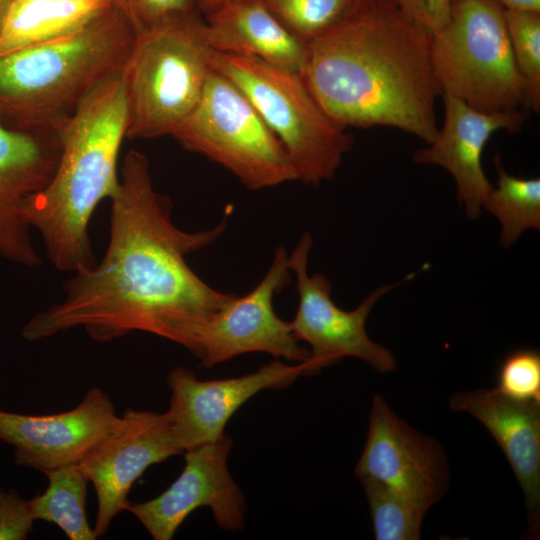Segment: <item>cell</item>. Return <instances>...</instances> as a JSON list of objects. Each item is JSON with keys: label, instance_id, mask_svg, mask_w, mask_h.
Here are the masks:
<instances>
[{"label": "cell", "instance_id": "1", "mask_svg": "<svg viewBox=\"0 0 540 540\" xmlns=\"http://www.w3.org/2000/svg\"><path fill=\"white\" fill-rule=\"evenodd\" d=\"M110 198L109 241L100 262L73 273L63 298L22 328L38 341L82 328L96 342L145 332L174 342L198 358L201 333L235 294L201 279L187 256L225 232L227 216L210 229L186 231L172 220L171 200L155 190L149 160L129 150Z\"/></svg>", "mask_w": 540, "mask_h": 540}, {"label": "cell", "instance_id": "2", "mask_svg": "<svg viewBox=\"0 0 540 540\" xmlns=\"http://www.w3.org/2000/svg\"><path fill=\"white\" fill-rule=\"evenodd\" d=\"M431 41L399 1L356 0L339 23L306 43L300 75L339 125L394 127L430 144L443 95Z\"/></svg>", "mask_w": 540, "mask_h": 540}, {"label": "cell", "instance_id": "3", "mask_svg": "<svg viewBox=\"0 0 540 540\" xmlns=\"http://www.w3.org/2000/svg\"><path fill=\"white\" fill-rule=\"evenodd\" d=\"M127 121L123 69L51 128L60 145L58 163L46 187L28 200L25 214L60 271L75 273L96 264L89 223L99 203L118 189V156Z\"/></svg>", "mask_w": 540, "mask_h": 540}, {"label": "cell", "instance_id": "4", "mask_svg": "<svg viewBox=\"0 0 540 540\" xmlns=\"http://www.w3.org/2000/svg\"><path fill=\"white\" fill-rule=\"evenodd\" d=\"M137 30L113 2L77 31L0 57V116L20 130L51 129L122 71Z\"/></svg>", "mask_w": 540, "mask_h": 540}, {"label": "cell", "instance_id": "5", "mask_svg": "<svg viewBox=\"0 0 540 540\" xmlns=\"http://www.w3.org/2000/svg\"><path fill=\"white\" fill-rule=\"evenodd\" d=\"M213 53L199 12L137 32L124 68L126 138L172 136L200 101Z\"/></svg>", "mask_w": 540, "mask_h": 540}, {"label": "cell", "instance_id": "6", "mask_svg": "<svg viewBox=\"0 0 540 540\" xmlns=\"http://www.w3.org/2000/svg\"><path fill=\"white\" fill-rule=\"evenodd\" d=\"M212 67L247 97L288 154L297 180H331L354 137L314 98L301 75L259 58L214 51Z\"/></svg>", "mask_w": 540, "mask_h": 540}, {"label": "cell", "instance_id": "7", "mask_svg": "<svg viewBox=\"0 0 540 540\" xmlns=\"http://www.w3.org/2000/svg\"><path fill=\"white\" fill-rule=\"evenodd\" d=\"M497 0H451L447 23L432 33L431 58L443 94L486 113L527 106Z\"/></svg>", "mask_w": 540, "mask_h": 540}, {"label": "cell", "instance_id": "8", "mask_svg": "<svg viewBox=\"0 0 540 540\" xmlns=\"http://www.w3.org/2000/svg\"><path fill=\"white\" fill-rule=\"evenodd\" d=\"M172 137L223 166L250 190L297 180L278 138L240 89L213 67L200 101Z\"/></svg>", "mask_w": 540, "mask_h": 540}, {"label": "cell", "instance_id": "9", "mask_svg": "<svg viewBox=\"0 0 540 540\" xmlns=\"http://www.w3.org/2000/svg\"><path fill=\"white\" fill-rule=\"evenodd\" d=\"M313 239L304 232L288 255V268L295 275L299 301L290 322L296 339L310 345L311 359L322 369L344 357L363 360L374 370H396L392 352L374 342L366 331V320L378 299L394 285H382L355 309L339 308L331 297V283L323 273H308Z\"/></svg>", "mask_w": 540, "mask_h": 540}, {"label": "cell", "instance_id": "10", "mask_svg": "<svg viewBox=\"0 0 540 540\" xmlns=\"http://www.w3.org/2000/svg\"><path fill=\"white\" fill-rule=\"evenodd\" d=\"M291 282L288 254L277 246L262 280L247 294L234 295L206 323L199 340L201 366L211 368L245 353H267L301 363L311 352L296 339L290 322L275 312L273 301Z\"/></svg>", "mask_w": 540, "mask_h": 540}, {"label": "cell", "instance_id": "11", "mask_svg": "<svg viewBox=\"0 0 540 540\" xmlns=\"http://www.w3.org/2000/svg\"><path fill=\"white\" fill-rule=\"evenodd\" d=\"M320 370L311 358L294 365L275 358L253 373L206 381L186 367L172 369L167 374L171 397L166 414L178 447L184 453L217 440L232 415L254 395L286 388Z\"/></svg>", "mask_w": 540, "mask_h": 540}, {"label": "cell", "instance_id": "12", "mask_svg": "<svg viewBox=\"0 0 540 540\" xmlns=\"http://www.w3.org/2000/svg\"><path fill=\"white\" fill-rule=\"evenodd\" d=\"M232 440L223 434L184 454L185 465L177 479L148 501L130 503L131 512L155 540H171L197 508L209 507L217 525L226 531L244 528L246 501L232 478L227 460Z\"/></svg>", "mask_w": 540, "mask_h": 540}, {"label": "cell", "instance_id": "13", "mask_svg": "<svg viewBox=\"0 0 540 540\" xmlns=\"http://www.w3.org/2000/svg\"><path fill=\"white\" fill-rule=\"evenodd\" d=\"M355 474L380 481L426 511L446 494L450 482L440 443L399 417L381 395L372 401Z\"/></svg>", "mask_w": 540, "mask_h": 540}, {"label": "cell", "instance_id": "14", "mask_svg": "<svg viewBox=\"0 0 540 540\" xmlns=\"http://www.w3.org/2000/svg\"><path fill=\"white\" fill-rule=\"evenodd\" d=\"M183 454L165 413L127 408L115 429L78 465L95 488L97 513L93 527L103 536L112 520L130 504L128 494L146 469Z\"/></svg>", "mask_w": 540, "mask_h": 540}, {"label": "cell", "instance_id": "15", "mask_svg": "<svg viewBox=\"0 0 540 540\" xmlns=\"http://www.w3.org/2000/svg\"><path fill=\"white\" fill-rule=\"evenodd\" d=\"M119 421L110 396L95 386L77 406L61 413L24 415L0 408V440L15 448L16 464L43 473L78 464Z\"/></svg>", "mask_w": 540, "mask_h": 540}, {"label": "cell", "instance_id": "16", "mask_svg": "<svg viewBox=\"0 0 540 540\" xmlns=\"http://www.w3.org/2000/svg\"><path fill=\"white\" fill-rule=\"evenodd\" d=\"M60 154L52 129L20 130L0 116V255L26 266L40 265L25 207L51 180Z\"/></svg>", "mask_w": 540, "mask_h": 540}, {"label": "cell", "instance_id": "17", "mask_svg": "<svg viewBox=\"0 0 540 540\" xmlns=\"http://www.w3.org/2000/svg\"><path fill=\"white\" fill-rule=\"evenodd\" d=\"M444 122L427 148L413 154L419 164L445 168L454 178L457 199L471 219L480 217L483 203L493 186L482 167V154L491 135L498 130L518 132L527 120L524 110L486 113L443 94Z\"/></svg>", "mask_w": 540, "mask_h": 540}, {"label": "cell", "instance_id": "18", "mask_svg": "<svg viewBox=\"0 0 540 540\" xmlns=\"http://www.w3.org/2000/svg\"><path fill=\"white\" fill-rule=\"evenodd\" d=\"M449 408L466 412L492 434L523 491L530 539L540 535V402L518 401L498 390L455 392Z\"/></svg>", "mask_w": 540, "mask_h": 540}, {"label": "cell", "instance_id": "19", "mask_svg": "<svg viewBox=\"0 0 540 540\" xmlns=\"http://www.w3.org/2000/svg\"><path fill=\"white\" fill-rule=\"evenodd\" d=\"M204 19L213 51L256 57L301 73L306 43L271 12L264 0L228 2L206 13Z\"/></svg>", "mask_w": 540, "mask_h": 540}, {"label": "cell", "instance_id": "20", "mask_svg": "<svg viewBox=\"0 0 540 540\" xmlns=\"http://www.w3.org/2000/svg\"><path fill=\"white\" fill-rule=\"evenodd\" d=\"M112 3L15 0L0 32V57L73 33Z\"/></svg>", "mask_w": 540, "mask_h": 540}, {"label": "cell", "instance_id": "21", "mask_svg": "<svg viewBox=\"0 0 540 540\" xmlns=\"http://www.w3.org/2000/svg\"><path fill=\"white\" fill-rule=\"evenodd\" d=\"M46 490L29 500L34 520L57 525L70 540H95L97 537L86 515L89 480L78 464L43 472Z\"/></svg>", "mask_w": 540, "mask_h": 540}, {"label": "cell", "instance_id": "22", "mask_svg": "<svg viewBox=\"0 0 540 540\" xmlns=\"http://www.w3.org/2000/svg\"><path fill=\"white\" fill-rule=\"evenodd\" d=\"M498 184L492 188L483 208L500 223V242L507 248L529 229H540V179L509 175L495 155Z\"/></svg>", "mask_w": 540, "mask_h": 540}, {"label": "cell", "instance_id": "23", "mask_svg": "<svg viewBox=\"0 0 540 540\" xmlns=\"http://www.w3.org/2000/svg\"><path fill=\"white\" fill-rule=\"evenodd\" d=\"M377 540H418L427 511L378 480L359 478Z\"/></svg>", "mask_w": 540, "mask_h": 540}, {"label": "cell", "instance_id": "24", "mask_svg": "<svg viewBox=\"0 0 540 540\" xmlns=\"http://www.w3.org/2000/svg\"><path fill=\"white\" fill-rule=\"evenodd\" d=\"M514 61L524 82L527 106L540 108V11L504 10Z\"/></svg>", "mask_w": 540, "mask_h": 540}, {"label": "cell", "instance_id": "25", "mask_svg": "<svg viewBox=\"0 0 540 540\" xmlns=\"http://www.w3.org/2000/svg\"><path fill=\"white\" fill-rule=\"evenodd\" d=\"M271 12L305 43L339 23L356 0H264Z\"/></svg>", "mask_w": 540, "mask_h": 540}, {"label": "cell", "instance_id": "26", "mask_svg": "<svg viewBox=\"0 0 540 540\" xmlns=\"http://www.w3.org/2000/svg\"><path fill=\"white\" fill-rule=\"evenodd\" d=\"M495 389L518 401L540 402L539 351L520 348L506 355L498 367Z\"/></svg>", "mask_w": 540, "mask_h": 540}, {"label": "cell", "instance_id": "27", "mask_svg": "<svg viewBox=\"0 0 540 540\" xmlns=\"http://www.w3.org/2000/svg\"><path fill=\"white\" fill-rule=\"evenodd\" d=\"M137 32L166 20L199 11L197 0H115Z\"/></svg>", "mask_w": 540, "mask_h": 540}, {"label": "cell", "instance_id": "28", "mask_svg": "<svg viewBox=\"0 0 540 540\" xmlns=\"http://www.w3.org/2000/svg\"><path fill=\"white\" fill-rule=\"evenodd\" d=\"M34 521L29 500L13 489H0V540L26 539Z\"/></svg>", "mask_w": 540, "mask_h": 540}, {"label": "cell", "instance_id": "29", "mask_svg": "<svg viewBox=\"0 0 540 540\" xmlns=\"http://www.w3.org/2000/svg\"><path fill=\"white\" fill-rule=\"evenodd\" d=\"M451 0H404V6L431 33L442 28L450 15Z\"/></svg>", "mask_w": 540, "mask_h": 540}, {"label": "cell", "instance_id": "30", "mask_svg": "<svg viewBox=\"0 0 540 540\" xmlns=\"http://www.w3.org/2000/svg\"><path fill=\"white\" fill-rule=\"evenodd\" d=\"M504 8L540 11V0H497Z\"/></svg>", "mask_w": 540, "mask_h": 540}, {"label": "cell", "instance_id": "31", "mask_svg": "<svg viewBox=\"0 0 540 540\" xmlns=\"http://www.w3.org/2000/svg\"><path fill=\"white\" fill-rule=\"evenodd\" d=\"M232 1L238 0H197V6L201 14H206L221 5Z\"/></svg>", "mask_w": 540, "mask_h": 540}, {"label": "cell", "instance_id": "32", "mask_svg": "<svg viewBox=\"0 0 540 540\" xmlns=\"http://www.w3.org/2000/svg\"><path fill=\"white\" fill-rule=\"evenodd\" d=\"M14 0H0V32L6 21L10 8Z\"/></svg>", "mask_w": 540, "mask_h": 540}, {"label": "cell", "instance_id": "33", "mask_svg": "<svg viewBox=\"0 0 540 540\" xmlns=\"http://www.w3.org/2000/svg\"><path fill=\"white\" fill-rule=\"evenodd\" d=\"M15 1V0H14ZM72 1H81V2H114L115 0H72Z\"/></svg>", "mask_w": 540, "mask_h": 540}, {"label": "cell", "instance_id": "34", "mask_svg": "<svg viewBox=\"0 0 540 540\" xmlns=\"http://www.w3.org/2000/svg\"><path fill=\"white\" fill-rule=\"evenodd\" d=\"M397 1H399L404 6V0H397Z\"/></svg>", "mask_w": 540, "mask_h": 540}]
</instances>
